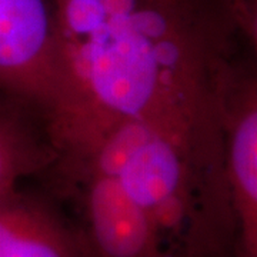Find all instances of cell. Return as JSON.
Listing matches in <instances>:
<instances>
[{
	"label": "cell",
	"mask_w": 257,
	"mask_h": 257,
	"mask_svg": "<svg viewBox=\"0 0 257 257\" xmlns=\"http://www.w3.org/2000/svg\"><path fill=\"white\" fill-rule=\"evenodd\" d=\"M50 3L64 83L56 140L93 121L136 120L224 175L221 92L256 52L257 18L240 0Z\"/></svg>",
	"instance_id": "6da1fadb"
},
{
	"label": "cell",
	"mask_w": 257,
	"mask_h": 257,
	"mask_svg": "<svg viewBox=\"0 0 257 257\" xmlns=\"http://www.w3.org/2000/svg\"><path fill=\"white\" fill-rule=\"evenodd\" d=\"M56 165L113 180L179 257H234L236 227L224 176L203 169L136 120L93 121L59 145Z\"/></svg>",
	"instance_id": "7a4b0ae2"
},
{
	"label": "cell",
	"mask_w": 257,
	"mask_h": 257,
	"mask_svg": "<svg viewBox=\"0 0 257 257\" xmlns=\"http://www.w3.org/2000/svg\"><path fill=\"white\" fill-rule=\"evenodd\" d=\"M0 93L49 120L63 106L64 83L50 0H0Z\"/></svg>",
	"instance_id": "3957f363"
},
{
	"label": "cell",
	"mask_w": 257,
	"mask_h": 257,
	"mask_svg": "<svg viewBox=\"0 0 257 257\" xmlns=\"http://www.w3.org/2000/svg\"><path fill=\"white\" fill-rule=\"evenodd\" d=\"M248 52L233 66L220 99L223 166L236 227L234 257H257V76Z\"/></svg>",
	"instance_id": "277c9868"
},
{
	"label": "cell",
	"mask_w": 257,
	"mask_h": 257,
	"mask_svg": "<svg viewBox=\"0 0 257 257\" xmlns=\"http://www.w3.org/2000/svg\"><path fill=\"white\" fill-rule=\"evenodd\" d=\"M57 193L79 209L89 257H179L113 180L82 166L56 165Z\"/></svg>",
	"instance_id": "5b68a950"
},
{
	"label": "cell",
	"mask_w": 257,
	"mask_h": 257,
	"mask_svg": "<svg viewBox=\"0 0 257 257\" xmlns=\"http://www.w3.org/2000/svg\"><path fill=\"white\" fill-rule=\"evenodd\" d=\"M0 257H89L77 220L20 186L0 196Z\"/></svg>",
	"instance_id": "8992f818"
},
{
	"label": "cell",
	"mask_w": 257,
	"mask_h": 257,
	"mask_svg": "<svg viewBox=\"0 0 257 257\" xmlns=\"http://www.w3.org/2000/svg\"><path fill=\"white\" fill-rule=\"evenodd\" d=\"M57 159L46 116L0 93V196L26 177L49 173Z\"/></svg>",
	"instance_id": "52a82bcc"
},
{
	"label": "cell",
	"mask_w": 257,
	"mask_h": 257,
	"mask_svg": "<svg viewBox=\"0 0 257 257\" xmlns=\"http://www.w3.org/2000/svg\"><path fill=\"white\" fill-rule=\"evenodd\" d=\"M240 3L247 10V13L257 18V0H240Z\"/></svg>",
	"instance_id": "ba28073f"
}]
</instances>
